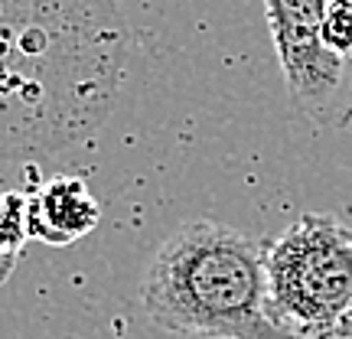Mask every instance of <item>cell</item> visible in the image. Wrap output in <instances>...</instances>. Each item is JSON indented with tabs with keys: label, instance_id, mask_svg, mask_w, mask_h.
I'll use <instances>...</instances> for the list:
<instances>
[{
	"label": "cell",
	"instance_id": "6da1fadb",
	"mask_svg": "<svg viewBox=\"0 0 352 339\" xmlns=\"http://www.w3.org/2000/svg\"><path fill=\"white\" fill-rule=\"evenodd\" d=\"M127 50L121 0H0V164L91 138L121 95Z\"/></svg>",
	"mask_w": 352,
	"mask_h": 339
},
{
	"label": "cell",
	"instance_id": "7a4b0ae2",
	"mask_svg": "<svg viewBox=\"0 0 352 339\" xmlns=\"http://www.w3.org/2000/svg\"><path fill=\"white\" fill-rule=\"evenodd\" d=\"M267 241L212 219L173 228L140 284L157 327L202 339H294L271 316Z\"/></svg>",
	"mask_w": 352,
	"mask_h": 339
},
{
	"label": "cell",
	"instance_id": "3957f363",
	"mask_svg": "<svg viewBox=\"0 0 352 339\" xmlns=\"http://www.w3.org/2000/svg\"><path fill=\"white\" fill-rule=\"evenodd\" d=\"M264 267L274 323L300 339L352 300V232L327 212H303L267 241Z\"/></svg>",
	"mask_w": 352,
	"mask_h": 339
},
{
	"label": "cell",
	"instance_id": "277c9868",
	"mask_svg": "<svg viewBox=\"0 0 352 339\" xmlns=\"http://www.w3.org/2000/svg\"><path fill=\"white\" fill-rule=\"evenodd\" d=\"M329 0H264L290 105L320 131L352 124V59L320 36Z\"/></svg>",
	"mask_w": 352,
	"mask_h": 339
},
{
	"label": "cell",
	"instance_id": "5b68a950",
	"mask_svg": "<svg viewBox=\"0 0 352 339\" xmlns=\"http://www.w3.org/2000/svg\"><path fill=\"white\" fill-rule=\"evenodd\" d=\"M98 199L82 176H52L30 193V239L72 245L98 226Z\"/></svg>",
	"mask_w": 352,
	"mask_h": 339
},
{
	"label": "cell",
	"instance_id": "8992f818",
	"mask_svg": "<svg viewBox=\"0 0 352 339\" xmlns=\"http://www.w3.org/2000/svg\"><path fill=\"white\" fill-rule=\"evenodd\" d=\"M30 241V193H0V258L16 261Z\"/></svg>",
	"mask_w": 352,
	"mask_h": 339
},
{
	"label": "cell",
	"instance_id": "52a82bcc",
	"mask_svg": "<svg viewBox=\"0 0 352 339\" xmlns=\"http://www.w3.org/2000/svg\"><path fill=\"white\" fill-rule=\"evenodd\" d=\"M320 36L333 52L352 59V0H329L320 23Z\"/></svg>",
	"mask_w": 352,
	"mask_h": 339
},
{
	"label": "cell",
	"instance_id": "ba28073f",
	"mask_svg": "<svg viewBox=\"0 0 352 339\" xmlns=\"http://www.w3.org/2000/svg\"><path fill=\"white\" fill-rule=\"evenodd\" d=\"M300 339H352V300L346 303L329 323L316 327L314 333H307V336H300Z\"/></svg>",
	"mask_w": 352,
	"mask_h": 339
},
{
	"label": "cell",
	"instance_id": "9c48e42d",
	"mask_svg": "<svg viewBox=\"0 0 352 339\" xmlns=\"http://www.w3.org/2000/svg\"><path fill=\"white\" fill-rule=\"evenodd\" d=\"M13 267H16V261H10V258H0V284L13 274Z\"/></svg>",
	"mask_w": 352,
	"mask_h": 339
}]
</instances>
